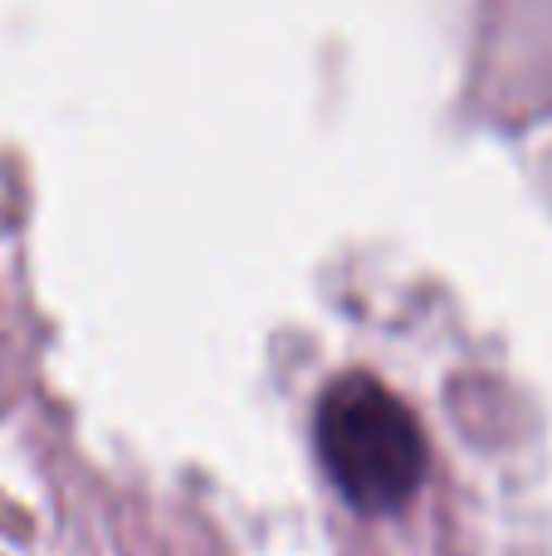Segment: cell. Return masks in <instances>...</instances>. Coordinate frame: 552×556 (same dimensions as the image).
<instances>
[{"mask_svg":"<svg viewBox=\"0 0 552 556\" xmlns=\"http://www.w3.org/2000/svg\"><path fill=\"white\" fill-rule=\"evenodd\" d=\"M313 444L338 498L362 518L401 513L430 473V444L397 391L348 371L318 395Z\"/></svg>","mask_w":552,"mask_h":556,"instance_id":"1","label":"cell"}]
</instances>
